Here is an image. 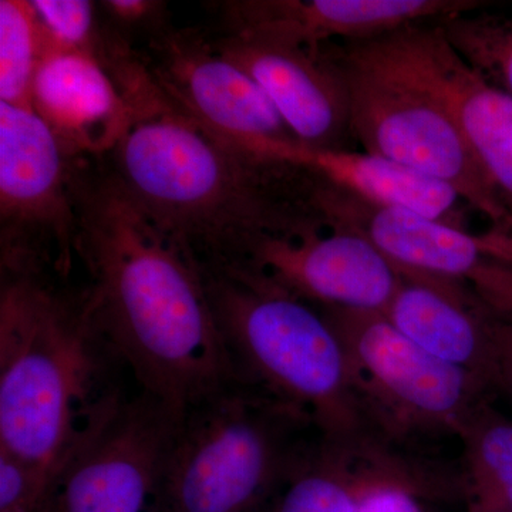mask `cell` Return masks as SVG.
<instances>
[{"instance_id":"obj_26","label":"cell","mask_w":512,"mask_h":512,"mask_svg":"<svg viewBox=\"0 0 512 512\" xmlns=\"http://www.w3.org/2000/svg\"><path fill=\"white\" fill-rule=\"evenodd\" d=\"M420 500L406 488H377L360 501L356 512H426Z\"/></svg>"},{"instance_id":"obj_19","label":"cell","mask_w":512,"mask_h":512,"mask_svg":"<svg viewBox=\"0 0 512 512\" xmlns=\"http://www.w3.org/2000/svg\"><path fill=\"white\" fill-rule=\"evenodd\" d=\"M269 160L303 168L366 204L413 212L467 229V204L453 188L389 158L366 151L313 148L292 141L272 148Z\"/></svg>"},{"instance_id":"obj_14","label":"cell","mask_w":512,"mask_h":512,"mask_svg":"<svg viewBox=\"0 0 512 512\" xmlns=\"http://www.w3.org/2000/svg\"><path fill=\"white\" fill-rule=\"evenodd\" d=\"M402 446L377 434L352 440L319 434L271 512H356L367 494L383 487L439 498L446 485L444 468Z\"/></svg>"},{"instance_id":"obj_22","label":"cell","mask_w":512,"mask_h":512,"mask_svg":"<svg viewBox=\"0 0 512 512\" xmlns=\"http://www.w3.org/2000/svg\"><path fill=\"white\" fill-rule=\"evenodd\" d=\"M439 26L471 70L512 97V16L473 10L441 20Z\"/></svg>"},{"instance_id":"obj_5","label":"cell","mask_w":512,"mask_h":512,"mask_svg":"<svg viewBox=\"0 0 512 512\" xmlns=\"http://www.w3.org/2000/svg\"><path fill=\"white\" fill-rule=\"evenodd\" d=\"M311 414L251 384H229L178 417L154 512H259L319 437Z\"/></svg>"},{"instance_id":"obj_12","label":"cell","mask_w":512,"mask_h":512,"mask_svg":"<svg viewBox=\"0 0 512 512\" xmlns=\"http://www.w3.org/2000/svg\"><path fill=\"white\" fill-rule=\"evenodd\" d=\"M211 46L258 83L299 143L349 150L348 80L332 43L305 49L228 33Z\"/></svg>"},{"instance_id":"obj_11","label":"cell","mask_w":512,"mask_h":512,"mask_svg":"<svg viewBox=\"0 0 512 512\" xmlns=\"http://www.w3.org/2000/svg\"><path fill=\"white\" fill-rule=\"evenodd\" d=\"M156 50L158 89L215 137L261 158L271 147L298 141L258 83L211 43L177 33Z\"/></svg>"},{"instance_id":"obj_20","label":"cell","mask_w":512,"mask_h":512,"mask_svg":"<svg viewBox=\"0 0 512 512\" xmlns=\"http://www.w3.org/2000/svg\"><path fill=\"white\" fill-rule=\"evenodd\" d=\"M457 437L468 512H512V419L484 404Z\"/></svg>"},{"instance_id":"obj_9","label":"cell","mask_w":512,"mask_h":512,"mask_svg":"<svg viewBox=\"0 0 512 512\" xmlns=\"http://www.w3.org/2000/svg\"><path fill=\"white\" fill-rule=\"evenodd\" d=\"M177 420L147 394L114 392L64 458L39 512H154Z\"/></svg>"},{"instance_id":"obj_6","label":"cell","mask_w":512,"mask_h":512,"mask_svg":"<svg viewBox=\"0 0 512 512\" xmlns=\"http://www.w3.org/2000/svg\"><path fill=\"white\" fill-rule=\"evenodd\" d=\"M335 330L370 426L404 444L416 436H458L490 387L473 373L430 355L382 312L318 306Z\"/></svg>"},{"instance_id":"obj_17","label":"cell","mask_w":512,"mask_h":512,"mask_svg":"<svg viewBox=\"0 0 512 512\" xmlns=\"http://www.w3.org/2000/svg\"><path fill=\"white\" fill-rule=\"evenodd\" d=\"M397 269L400 282L384 318L430 355L495 389L490 309L476 291L461 279Z\"/></svg>"},{"instance_id":"obj_13","label":"cell","mask_w":512,"mask_h":512,"mask_svg":"<svg viewBox=\"0 0 512 512\" xmlns=\"http://www.w3.org/2000/svg\"><path fill=\"white\" fill-rule=\"evenodd\" d=\"M244 264L315 306L383 312L400 282L394 262L343 227L298 239H265Z\"/></svg>"},{"instance_id":"obj_2","label":"cell","mask_w":512,"mask_h":512,"mask_svg":"<svg viewBox=\"0 0 512 512\" xmlns=\"http://www.w3.org/2000/svg\"><path fill=\"white\" fill-rule=\"evenodd\" d=\"M114 150L131 197L197 264H244L269 238L322 231L320 180L215 137L164 94L138 110Z\"/></svg>"},{"instance_id":"obj_8","label":"cell","mask_w":512,"mask_h":512,"mask_svg":"<svg viewBox=\"0 0 512 512\" xmlns=\"http://www.w3.org/2000/svg\"><path fill=\"white\" fill-rule=\"evenodd\" d=\"M63 141L33 107L0 101L2 269L53 271L77 258V173Z\"/></svg>"},{"instance_id":"obj_23","label":"cell","mask_w":512,"mask_h":512,"mask_svg":"<svg viewBox=\"0 0 512 512\" xmlns=\"http://www.w3.org/2000/svg\"><path fill=\"white\" fill-rule=\"evenodd\" d=\"M32 5L46 30L50 49L87 53L100 62L92 2L35 0Z\"/></svg>"},{"instance_id":"obj_4","label":"cell","mask_w":512,"mask_h":512,"mask_svg":"<svg viewBox=\"0 0 512 512\" xmlns=\"http://www.w3.org/2000/svg\"><path fill=\"white\" fill-rule=\"evenodd\" d=\"M201 271L242 382L311 414L326 439L379 434L363 412L342 342L318 306L249 264Z\"/></svg>"},{"instance_id":"obj_18","label":"cell","mask_w":512,"mask_h":512,"mask_svg":"<svg viewBox=\"0 0 512 512\" xmlns=\"http://www.w3.org/2000/svg\"><path fill=\"white\" fill-rule=\"evenodd\" d=\"M32 107L73 156L113 150L136 116L113 74L96 57L74 50H47Z\"/></svg>"},{"instance_id":"obj_10","label":"cell","mask_w":512,"mask_h":512,"mask_svg":"<svg viewBox=\"0 0 512 512\" xmlns=\"http://www.w3.org/2000/svg\"><path fill=\"white\" fill-rule=\"evenodd\" d=\"M353 50L450 111L488 180L512 211V97L468 67L447 42L439 22L362 40Z\"/></svg>"},{"instance_id":"obj_3","label":"cell","mask_w":512,"mask_h":512,"mask_svg":"<svg viewBox=\"0 0 512 512\" xmlns=\"http://www.w3.org/2000/svg\"><path fill=\"white\" fill-rule=\"evenodd\" d=\"M109 345L84 292L55 288L47 271H2L0 450L60 466L116 390H101Z\"/></svg>"},{"instance_id":"obj_21","label":"cell","mask_w":512,"mask_h":512,"mask_svg":"<svg viewBox=\"0 0 512 512\" xmlns=\"http://www.w3.org/2000/svg\"><path fill=\"white\" fill-rule=\"evenodd\" d=\"M50 49L32 2H0V101L32 107L33 83Z\"/></svg>"},{"instance_id":"obj_27","label":"cell","mask_w":512,"mask_h":512,"mask_svg":"<svg viewBox=\"0 0 512 512\" xmlns=\"http://www.w3.org/2000/svg\"><path fill=\"white\" fill-rule=\"evenodd\" d=\"M104 5L114 18L128 23L140 22L148 18L156 9V3L146 2V0H113V2H104Z\"/></svg>"},{"instance_id":"obj_1","label":"cell","mask_w":512,"mask_h":512,"mask_svg":"<svg viewBox=\"0 0 512 512\" xmlns=\"http://www.w3.org/2000/svg\"><path fill=\"white\" fill-rule=\"evenodd\" d=\"M77 258L101 335L141 393L177 417L242 382L200 265L141 210L117 174H77Z\"/></svg>"},{"instance_id":"obj_16","label":"cell","mask_w":512,"mask_h":512,"mask_svg":"<svg viewBox=\"0 0 512 512\" xmlns=\"http://www.w3.org/2000/svg\"><path fill=\"white\" fill-rule=\"evenodd\" d=\"M326 228L343 227L372 241L402 268L470 281L490 259L512 265V237L474 235L413 212L375 207L320 183L316 194Z\"/></svg>"},{"instance_id":"obj_24","label":"cell","mask_w":512,"mask_h":512,"mask_svg":"<svg viewBox=\"0 0 512 512\" xmlns=\"http://www.w3.org/2000/svg\"><path fill=\"white\" fill-rule=\"evenodd\" d=\"M56 474L0 450V512H39Z\"/></svg>"},{"instance_id":"obj_25","label":"cell","mask_w":512,"mask_h":512,"mask_svg":"<svg viewBox=\"0 0 512 512\" xmlns=\"http://www.w3.org/2000/svg\"><path fill=\"white\" fill-rule=\"evenodd\" d=\"M494 387L512 394V319L490 311Z\"/></svg>"},{"instance_id":"obj_7","label":"cell","mask_w":512,"mask_h":512,"mask_svg":"<svg viewBox=\"0 0 512 512\" xmlns=\"http://www.w3.org/2000/svg\"><path fill=\"white\" fill-rule=\"evenodd\" d=\"M333 52L348 80L352 134L365 148L453 188L468 207L512 237V211L488 180L456 119L439 101L343 45Z\"/></svg>"},{"instance_id":"obj_15","label":"cell","mask_w":512,"mask_h":512,"mask_svg":"<svg viewBox=\"0 0 512 512\" xmlns=\"http://www.w3.org/2000/svg\"><path fill=\"white\" fill-rule=\"evenodd\" d=\"M229 33L319 49L473 12L467 0H252L227 3Z\"/></svg>"}]
</instances>
